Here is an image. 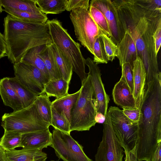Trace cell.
<instances>
[{
    "label": "cell",
    "instance_id": "obj_1",
    "mask_svg": "<svg viewBox=\"0 0 161 161\" xmlns=\"http://www.w3.org/2000/svg\"><path fill=\"white\" fill-rule=\"evenodd\" d=\"M116 8L124 31L132 38L138 54L144 65L146 83L161 75L153 38L161 21V11L144 9L134 4L133 0H112Z\"/></svg>",
    "mask_w": 161,
    "mask_h": 161
},
{
    "label": "cell",
    "instance_id": "obj_2",
    "mask_svg": "<svg viewBox=\"0 0 161 161\" xmlns=\"http://www.w3.org/2000/svg\"><path fill=\"white\" fill-rule=\"evenodd\" d=\"M136 145L139 161H151L161 142V75L146 83Z\"/></svg>",
    "mask_w": 161,
    "mask_h": 161
},
{
    "label": "cell",
    "instance_id": "obj_3",
    "mask_svg": "<svg viewBox=\"0 0 161 161\" xmlns=\"http://www.w3.org/2000/svg\"><path fill=\"white\" fill-rule=\"evenodd\" d=\"M3 25L7 56L14 64L20 62L31 48L53 42L46 23L25 22L8 14Z\"/></svg>",
    "mask_w": 161,
    "mask_h": 161
},
{
    "label": "cell",
    "instance_id": "obj_4",
    "mask_svg": "<svg viewBox=\"0 0 161 161\" xmlns=\"http://www.w3.org/2000/svg\"><path fill=\"white\" fill-rule=\"evenodd\" d=\"M46 23L53 43L71 64L73 71L83 82L88 75L85 72L86 59L80 51V44L72 38L59 21L53 19L48 20Z\"/></svg>",
    "mask_w": 161,
    "mask_h": 161
},
{
    "label": "cell",
    "instance_id": "obj_5",
    "mask_svg": "<svg viewBox=\"0 0 161 161\" xmlns=\"http://www.w3.org/2000/svg\"><path fill=\"white\" fill-rule=\"evenodd\" d=\"M80 89L78 98L70 111V132L89 130L96 123L97 113L93 98L94 90L88 75L81 82Z\"/></svg>",
    "mask_w": 161,
    "mask_h": 161
},
{
    "label": "cell",
    "instance_id": "obj_6",
    "mask_svg": "<svg viewBox=\"0 0 161 161\" xmlns=\"http://www.w3.org/2000/svg\"><path fill=\"white\" fill-rule=\"evenodd\" d=\"M1 125L5 130L23 134L48 130L50 125L42 118L34 102L27 108L5 113L2 117Z\"/></svg>",
    "mask_w": 161,
    "mask_h": 161
},
{
    "label": "cell",
    "instance_id": "obj_7",
    "mask_svg": "<svg viewBox=\"0 0 161 161\" xmlns=\"http://www.w3.org/2000/svg\"><path fill=\"white\" fill-rule=\"evenodd\" d=\"M69 17L78 40L93 55L94 44L102 32L92 17L88 10L75 9L70 12Z\"/></svg>",
    "mask_w": 161,
    "mask_h": 161
},
{
    "label": "cell",
    "instance_id": "obj_8",
    "mask_svg": "<svg viewBox=\"0 0 161 161\" xmlns=\"http://www.w3.org/2000/svg\"><path fill=\"white\" fill-rule=\"evenodd\" d=\"M108 112L113 130L119 143L124 150H132L136 145L138 123L130 120L118 107L111 106Z\"/></svg>",
    "mask_w": 161,
    "mask_h": 161
},
{
    "label": "cell",
    "instance_id": "obj_9",
    "mask_svg": "<svg viewBox=\"0 0 161 161\" xmlns=\"http://www.w3.org/2000/svg\"><path fill=\"white\" fill-rule=\"evenodd\" d=\"M52 144L56 156L64 161H93L83 150V147L67 133L54 129Z\"/></svg>",
    "mask_w": 161,
    "mask_h": 161
},
{
    "label": "cell",
    "instance_id": "obj_10",
    "mask_svg": "<svg viewBox=\"0 0 161 161\" xmlns=\"http://www.w3.org/2000/svg\"><path fill=\"white\" fill-rule=\"evenodd\" d=\"M103 126L102 139L95 155V161H122L123 148L115 136L108 112Z\"/></svg>",
    "mask_w": 161,
    "mask_h": 161
},
{
    "label": "cell",
    "instance_id": "obj_11",
    "mask_svg": "<svg viewBox=\"0 0 161 161\" xmlns=\"http://www.w3.org/2000/svg\"><path fill=\"white\" fill-rule=\"evenodd\" d=\"M15 77L26 88L39 95L44 93L45 85L49 80L34 66L22 62L13 65Z\"/></svg>",
    "mask_w": 161,
    "mask_h": 161
},
{
    "label": "cell",
    "instance_id": "obj_12",
    "mask_svg": "<svg viewBox=\"0 0 161 161\" xmlns=\"http://www.w3.org/2000/svg\"><path fill=\"white\" fill-rule=\"evenodd\" d=\"M85 64L88 68V74L93 89L95 97L93 102L97 113H101L105 117L110 99L106 92L102 80L100 70L97 65L89 57L86 59Z\"/></svg>",
    "mask_w": 161,
    "mask_h": 161
},
{
    "label": "cell",
    "instance_id": "obj_13",
    "mask_svg": "<svg viewBox=\"0 0 161 161\" xmlns=\"http://www.w3.org/2000/svg\"><path fill=\"white\" fill-rule=\"evenodd\" d=\"M90 6L97 8L104 15L111 34V39L116 45L121 41L125 32L119 19L117 9L111 0H92Z\"/></svg>",
    "mask_w": 161,
    "mask_h": 161
},
{
    "label": "cell",
    "instance_id": "obj_14",
    "mask_svg": "<svg viewBox=\"0 0 161 161\" xmlns=\"http://www.w3.org/2000/svg\"><path fill=\"white\" fill-rule=\"evenodd\" d=\"M134 88L133 95L136 107L140 109L143 98L146 73L142 59L138 56L133 64Z\"/></svg>",
    "mask_w": 161,
    "mask_h": 161
},
{
    "label": "cell",
    "instance_id": "obj_15",
    "mask_svg": "<svg viewBox=\"0 0 161 161\" xmlns=\"http://www.w3.org/2000/svg\"><path fill=\"white\" fill-rule=\"evenodd\" d=\"M52 134L49 129L22 134L23 148L42 150L52 144Z\"/></svg>",
    "mask_w": 161,
    "mask_h": 161
},
{
    "label": "cell",
    "instance_id": "obj_16",
    "mask_svg": "<svg viewBox=\"0 0 161 161\" xmlns=\"http://www.w3.org/2000/svg\"><path fill=\"white\" fill-rule=\"evenodd\" d=\"M117 45L116 57L120 66L125 63H129L132 66L134 61L138 57L135 44L127 31L120 42Z\"/></svg>",
    "mask_w": 161,
    "mask_h": 161
},
{
    "label": "cell",
    "instance_id": "obj_17",
    "mask_svg": "<svg viewBox=\"0 0 161 161\" xmlns=\"http://www.w3.org/2000/svg\"><path fill=\"white\" fill-rule=\"evenodd\" d=\"M112 96L115 103L122 108L136 107L133 93L122 76L114 85L112 91Z\"/></svg>",
    "mask_w": 161,
    "mask_h": 161
},
{
    "label": "cell",
    "instance_id": "obj_18",
    "mask_svg": "<svg viewBox=\"0 0 161 161\" xmlns=\"http://www.w3.org/2000/svg\"><path fill=\"white\" fill-rule=\"evenodd\" d=\"M6 161H46L47 154L42 150L23 148L5 151Z\"/></svg>",
    "mask_w": 161,
    "mask_h": 161
},
{
    "label": "cell",
    "instance_id": "obj_19",
    "mask_svg": "<svg viewBox=\"0 0 161 161\" xmlns=\"http://www.w3.org/2000/svg\"><path fill=\"white\" fill-rule=\"evenodd\" d=\"M0 95L4 105L16 111L23 108L21 100L10 84L8 77L0 79Z\"/></svg>",
    "mask_w": 161,
    "mask_h": 161
},
{
    "label": "cell",
    "instance_id": "obj_20",
    "mask_svg": "<svg viewBox=\"0 0 161 161\" xmlns=\"http://www.w3.org/2000/svg\"><path fill=\"white\" fill-rule=\"evenodd\" d=\"M51 43L43 45L40 52V56L49 73L50 80H54L62 77L51 50Z\"/></svg>",
    "mask_w": 161,
    "mask_h": 161
},
{
    "label": "cell",
    "instance_id": "obj_21",
    "mask_svg": "<svg viewBox=\"0 0 161 161\" xmlns=\"http://www.w3.org/2000/svg\"><path fill=\"white\" fill-rule=\"evenodd\" d=\"M9 82L21 101L23 108H27L31 105L38 96L31 91L15 77H9Z\"/></svg>",
    "mask_w": 161,
    "mask_h": 161
},
{
    "label": "cell",
    "instance_id": "obj_22",
    "mask_svg": "<svg viewBox=\"0 0 161 161\" xmlns=\"http://www.w3.org/2000/svg\"><path fill=\"white\" fill-rule=\"evenodd\" d=\"M69 84L62 78L54 80H49L45 85L44 93L48 97H54L57 99L61 98L69 94Z\"/></svg>",
    "mask_w": 161,
    "mask_h": 161
},
{
    "label": "cell",
    "instance_id": "obj_23",
    "mask_svg": "<svg viewBox=\"0 0 161 161\" xmlns=\"http://www.w3.org/2000/svg\"><path fill=\"white\" fill-rule=\"evenodd\" d=\"M3 8L36 14H42L35 0H0Z\"/></svg>",
    "mask_w": 161,
    "mask_h": 161
},
{
    "label": "cell",
    "instance_id": "obj_24",
    "mask_svg": "<svg viewBox=\"0 0 161 161\" xmlns=\"http://www.w3.org/2000/svg\"><path fill=\"white\" fill-rule=\"evenodd\" d=\"M44 45L30 49L22 58L21 61L31 64L39 69L50 80V76L44 62L40 56V52Z\"/></svg>",
    "mask_w": 161,
    "mask_h": 161
},
{
    "label": "cell",
    "instance_id": "obj_25",
    "mask_svg": "<svg viewBox=\"0 0 161 161\" xmlns=\"http://www.w3.org/2000/svg\"><path fill=\"white\" fill-rule=\"evenodd\" d=\"M51 47L62 78L69 83L73 71L72 65L60 52L53 42L51 44Z\"/></svg>",
    "mask_w": 161,
    "mask_h": 161
},
{
    "label": "cell",
    "instance_id": "obj_26",
    "mask_svg": "<svg viewBox=\"0 0 161 161\" xmlns=\"http://www.w3.org/2000/svg\"><path fill=\"white\" fill-rule=\"evenodd\" d=\"M80 89L77 92L60 98H56L52 102V106L56 110L63 111L70 121V111L76 102L80 92Z\"/></svg>",
    "mask_w": 161,
    "mask_h": 161
},
{
    "label": "cell",
    "instance_id": "obj_27",
    "mask_svg": "<svg viewBox=\"0 0 161 161\" xmlns=\"http://www.w3.org/2000/svg\"><path fill=\"white\" fill-rule=\"evenodd\" d=\"M3 11L10 15L25 22L42 24L46 23L48 20L47 16L44 14H36L6 7L4 8Z\"/></svg>",
    "mask_w": 161,
    "mask_h": 161
},
{
    "label": "cell",
    "instance_id": "obj_28",
    "mask_svg": "<svg viewBox=\"0 0 161 161\" xmlns=\"http://www.w3.org/2000/svg\"><path fill=\"white\" fill-rule=\"evenodd\" d=\"M35 103L37 110L42 118L51 125L52 119V102L45 93L38 96Z\"/></svg>",
    "mask_w": 161,
    "mask_h": 161
},
{
    "label": "cell",
    "instance_id": "obj_29",
    "mask_svg": "<svg viewBox=\"0 0 161 161\" xmlns=\"http://www.w3.org/2000/svg\"><path fill=\"white\" fill-rule=\"evenodd\" d=\"M41 12L45 14H60L65 10V0H35Z\"/></svg>",
    "mask_w": 161,
    "mask_h": 161
},
{
    "label": "cell",
    "instance_id": "obj_30",
    "mask_svg": "<svg viewBox=\"0 0 161 161\" xmlns=\"http://www.w3.org/2000/svg\"><path fill=\"white\" fill-rule=\"evenodd\" d=\"M51 125L61 131L70 134V122L64 111L52 107Z\"/></svg>",
    "mask_w": 161,
    "mask_h": 161
},
{
    "label": "cell",
    "instance_id": "obj_31",
    "mask_svg": "<svg viewBox=\"0 0 161 161\" xmlns=\"http://www.w3.org/2000/svg\"><path fill=\"white\" fill-rule=\"evenodd\" d=\"M22 134L14 131L5 130L0 140V145L5 151L21 147Z\"/></svg>",
    "mask_w": 161,
    "mask_h": 161
},
{
    "label": "cell",
    "instance_id": "obj_32",
    "mask_svg": "<svg viewBox=\"0 0 161 161\" xmlns=\"http://www.w3.org/2000/svg\"><path fill=\"white\" fill-rule=\"evenodd\" d=\"M88 10L92 17L100 30L111 38V36L108 24L103 13L92 6H90Z\"/></svg>",
    "mask_w": 161,
    "mask_h": 161
},
{
    "label": "cell",
    "instance_id": "obj_33",
    "mask_svg": "<svg viewBox=\"0 0 161 161\" xmlns=\"http://www.w3.org/2000/svg\"><path fill=\"white\" fill-rule=\"evenodd\" d=\"M93 62L97 65L107 64L108 61L104 48L103 43L101 37L96 40L93 47Z\"/></svg>",
    "mask_w": 161,
    "mask_h": 161
},
{
    "label": "cell",
    "instance_id": "obj_34",
    "mask_svg": "<svg viewBox=\"0 0 161 161\" xmlns=\"http://www.w3.org/2000/svg\"><path fill=\"white\" fill-rule=\"evenodd\" d=\"M100 37L103 43L108 61L112 62L116 56L117 45L110 37L102 32Z\"/></svg>",
    "mask_w": 161,
    "mask_h": 161
},
{
    "label": "cell",
    "instance_id": "obj_35",
    "mask_svg": "<svg viewBox=\"0 0 161 161\" xmlns=\"http://www.w3.org/2000/svg\"><path fill=\"white\" fill-rule=\"evenodd\" d=\"M134 4L149 10L161 11V0H133Z\"/></svg>",
    "mask_w": 161,
    "mask_h": 161
},
{
    "label": "cell",
    "instance_id": "obj_36",
    "mask_svg": "<svg viewBox=\"0 0 161 161\" xmlns=\"http://www.w3.org/2000/svg\"><path fill=\"white\" fill-rule=\"evenodd\" d=\"M122 76L125 79L130 90L133 93V67L129 63H125L122 64Z\"/></svg>",
    "mask_w": 161,
    "mask_h": 161
},
{
    "label": "cell",
    "instance_id": "obj_37",
    "mask_svg": "<svg viewBox=\"0 0 161 161\" xmlns=\"http://www.w3.org/2000/svg\"><path fill=\"white\" fill-rule=\"evenodd\" d=\"M89 2V0H65V10L70 12L77 8L88 10L90 7Z\"/></svg>",
    "mask_w": 161,
    "mask_h": 161
},
{
    "label": "cell",
    "instance_id": "obj_38",
    "mask_svg": "<svg viewBox=\"0 0 161 161\" xmlns=\"http://www.w3.org/2000/svg\"><path fill=\"white\" fill-rule=\"evenodd\" d=\"M122 111L125 115L132 121L138 123L142 114L140 109L135 107H125L122 108Z\"/></svg>",
    "mask_w": 161,
    "mask_h": 161
},
{
    "label": "cell",
    "instance_id": "obj_39",
    "mask_svg": "<svg viewBox=\"0 0 161 161\" xmlns=\"http://www.w3.org/2000/svg\"><path fill=\"white\" fill-rule=\"evenodd\" d=\"M155 53L156 55L159 51L161 43V21L158 23L153 35Z\"/></svg>",
    "mask_w": 161,
    "mask_h": 161
},
{
    "label": "cell",
    "instance_id": "obj_40",
    "mask_svg": "<svg viewBox=\"0 0 161 161\" xmlns=\"http://www.w3.org/2000/svg\"><path fill=\"white\" fill-rule=\"evenodd\" d=\"M136 147L130 151L124 150L125 161H139L136 156Z\"/></svg>",
    "mask_w": 161,
    "mask_h": 161
},
{
    "label": "cell",
    "instance_id": "obj_41",
    "mask_svg": "<svg viewBox=\"0 0 161 161\" xmlns=\"http://www.w3.org/2000/svg\"><path fill=\"white\" fill-rule=\"evenodd\" d=\"M7 56V49L3 35L0 32V59Z\"/></svg>",
    "mask_w": 161,
    "mask_h": 161
},
{
    "label": "cell",
    "instance_id": "obj_42",
    "mask_svg": "<svg viewBox=\"0 0 161 161\" xmlns=\"http://www.w3.org/2000/svg\"><path fill=\"white\" fill-rule=\"evenodd\" d=\"M151 161H161V142H159Z\"/></svg>",
    "mask_w": 161,
    "mask_h": 161
},
{
    "label": "cell",
    "instance_id": "obj_43",
    "mask_svg": "<svg viewBox=\"0 0 161 161\" xmlns=\"http://www.w3.org/2000/svg\"><path fill=\"white\" fill-rule=\"evenodd\" d=\"M105 117L100 113H97L95 116V120L97 123H104Z\"/></svg>",
    "mask_w": 161,
    "mask_h": 161
},
{
    "label": "cell",
    "instance_id": "obj_44",
    "mask_svg": "<svg viewBox=\"0 0 161 161\" xmlns=\"http://www.w3.org/2000/svg\"><path fill=\"white\" fill-rule=\"evenodd\" d=\"M5 151L0 145V161H6Z\"/></svg>",
    "mask_w": 161,
    "mask_h": 161
},
{
    "label": "cell",
    "instance_id": "obj_45",
    "mask_svg": "<svg viewBox=\"0 0 161 161\" xmlns=\"http://www.w3.org/2000/svg\"><path fill=\"white\" fill-rule=\"evenodd\" d=\"M3 11V9L2 8V6L1 3L0 1V14Z\"/></svg>",
    "mask_w": 161,
    "mask_h": 161
},
{
    "label": "cell",
    "instance_id": "obj_46",
    "mask_svg": "<svg viewBox=\"0 0 161 161\" xmlns=\"http://www.w3.org/2000/svg\"><path fill=\"white\" fill-rule=\"evenodd\" d=\"M55 161L52 160V161Z\"/></svg>",
    "mask_w": 161,
    "mask_h": 161
}]
</instances>
